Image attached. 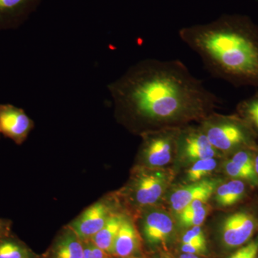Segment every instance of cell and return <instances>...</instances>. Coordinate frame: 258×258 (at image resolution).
Wrapping results in <instances>:
<instances>
[{"mask_svg":"<svg viewBox=\"0 0 258 258\" xmlns=\"http://www.w3.org/2000/svg\"><path fill=\"white\" fill-rule=\"evenodd\" d=\"M203 131L212 147L222 152L257 147L253 132L238 115L212 117L206 120Z\"/></svg>","mask_w":258,"mask_h":258,"instance_id":"3957f363","label":"cell"},{"mask_svg":"<svg viewBox=\"0 0 258 258\" xmlns=\"http://www.w3.org/2000/svg\"><path fill=\"white\" fill-rule=\"evenodd\" d=\"M179 258H199L196 254L184 253Z\"/></svg>","mask_w":258,"mask_h":258,"instance_id":"83f0119b","label":"cell"},{"mask_svg":"<svg viewBox=\"0 0 258 258\" xmlns=\"http://www.w3.org/2000/svg\"><path fill=\"white\" fill-rule=\"evenodd\" d=\"M163 258H170V257H167V256H166V257H164Z\"/></svg>","mask_w":258,"mask_h":258,"instance_id":"f1b7e54d","label":"cell"},{"mask_svg":"<svg viewBox=\"0 0 258 258\" xmlns=\"http://www.w3.org/2000/svg\"><path fill=\"white\" fill-rule=\"evenodd\" d=\"M174 230L171 217L160 212L148 214L143 222V233L148 243L155 245L164 243Z\"/></svg>","mask_w":258,"mask_h":258,"instance_id":"7c38bea8","label":"cell"},{"mask_svg":"<svg viewBox=\"0 0 258 258\" xmlns=\"http://www.w3.org/2000/svg\"><path fill=\"white\" fill-rule=\"evenodd\" d=\"M258 230V214L252 210H238L228 215L221 228L222 242L228 249L247 244Z\"/></svg>","mask_w":258,"mask_h":258,"instance_id":"277c9868","label":"cell"},{"mask_svg":"<svg viewBox=\"0 0 258 258\" xmlns=\"http://www.w3.org/2000/svg\"><path fill=\"white\" fill-rule=\"evenodd\" d=\"M84 242L69 225L64 226L52 241L43 258H83Z\"/></svg>","mask_w":258,"mask_h":258,"instance_id":"30bf717a","label":"cell"},{"mask_svg":"<svg viewBox=\"0 0 258 258\" xmlns=\"http://www.w3.org/2000/svg\"><path fill=\"white\" fill-rule=\"evenodd\" d=\"M258 254V238L239 247L229 258H255Z\"/></svg>","mask_w":258,"mask_h":258,"instance_id":"44dd1931","label":"cell"},{"mask_svg":"<svg viewBox=\"0 0 258 258\" xmlns=\"http://www.w3.org/2000/svg\"><path fill=\"white\" fill-rule=\"evenodd\" d=\"M181 251L184 253L187 254H204L207 252V244H200V243H189V244H182L181 245Z\"/></svg>","mask_w":258,"mask_h":258,"instance_id":"cb8c5ba5","label":"cell"},{"mask_svg":"<svg viewBox=\"0 0 258 258\" xmlns=\"http://www.w3.org/2000/svg\"><path fill=\"white\" fill-rule=\"evenodd\" d=\"M208 209L206 207L199 209L197 211L184 216H179V221L181 225L184 227H195L203 225L208 215Z\"/></svg>","mask_w":258,"mask_h":258,"instance_id":"ffe728a7","label":"cell"},{"mask_svg":"<svg viewBox=\"0 0 258 258\" xmlns=\"http://www.w3.org/2000/svg\"><path fill=\"white\" fill-rule=\"evenodd\" d=\"M216 166L217 161L214 158L198 160L188 171V179L195 182L200 181L205 176L210 174Z\"/></svg>","mask_w":258,"mask_h":258,"instance_id":"d6986e66","label":"cell"},{"mask_svg":"<svg viewBox=\"0 0 258 258\" xmlns=\"http://www.w3.org/2000/svg\"><path fill=\"white\" fill-rule=\"evenodd\" d=\"M255 258H258V256H257V257H256Z\"/></svg>","mask_w":258,"mask_h":258,"instance_id":"f546056e","label":"cell"},{"mask_svg":"<svg viewBox=\"0 0 258 258\" xmlns=\"http://www.w3.org/2000/svg\"><path fill=\"white\" fill-rule=\"evenodd\" d=\"M217 182L213 180H203L195 184L184 186L171 194V208L178 214L187 205L196 200L208 201L216 189Z\"/></svg>","mask_w":258,"mask_h":258,"instance_id":"8fae6325","label":"cell"},{"mask_svg":"<svg viewBox=\"0 0 258 258\" xmlns=\"http://www.w3.org/2000/svg\"><path fill=\"white\" fill-rule=\"evenodd\" d=\"M0 258H43L20 240L13 232L0 238Z\"/></svg>","mask_w":258,"mask_h":258,"instance_id":"e0dca14e","label":"cell"},{"mask_svg":"<svg viewBox=\"0 0 258 258\" xmlns=\"http://www.w3.org/2000/svg\"><path fill=\"white\" fill-rule=\"evenodd\" d=\"M207 244L205 234L200 226H195L188 230L182 237V244Z\"/></svg>","mask_w":258,"mask_h":258,"instance_id":"7402d4cb","label":"cell"},{"mask_svg":"<svg viewBox=\"0 0 258 258\" xmlns=\"http://www.w3.org/2000/svg\"><path fill=\"white\" fill-rule=\"evenodd\" d=\"M113 214L111 205L102 199L85 209L68 225L83 242H87L103 228Z\"/></svg>","mask_w":258,"mask_h":258,"instance_id":"5b68a950","label":"cell"},{"mask_svg":"<svg viewBox=\"0 0 258 258\" xmlns=\"http://www.w3.org/2000/svg\"><path fill=\"white\" fill-rule=\"evenodd\" d=\"M142 149L143 159L149 165L162 166L170 161L176 136L171 130L144 133Z\"/></svg>","mask_w":258,"mask_h":258,"instance_id":"52a82bcc","label":"cell"},{"mask_svg":"<svg viewBox=\"0 0 258 258\" xmlns=\"http://www.w3.org/2000/svg\"><path fill=\"white\" fill-rule=\"evenodd\" d=\"M13 222L9 219L0 218V238L12 233Z\"/></svg>","mask_w":258,"mask_h":258,"instance_id":"d4e9b609","label":"cell"},{"mask_svg":"<svg viewBox=\"0 0 258 258\" xmlns=\"http://www.w3.org/2000/svg\"><path fill=\"white\" fill-rule=\"evenodd\" d=\"M35 128V122L23 108L12 104H0V135L22 145Z\"/></svg>","mask_w":258,"mask_h":258,"instance_id":"8992f818","label":"cell"},{"mask_svg":"<svg viewBox=\"0 0 258 258\" xmlns=\"http://www.w3.org/2000/svg\"><path fill=\"white\" fill-rule=\"evenodd\" d=\"M108 89L120 115L148 126L203 117L218 102L177 59L139 61Z\"/></svg>","mask_w":258,"mask_h":258,"instance_id":"6da1fadb","label":"cell"},{"mask_svg":"<svg viewBox=\"0 0 258 258\" xmlns=\"http://www.w3.org/2000/svg\"><path fill=\"white\" fill-rule=\"evenodd\" d=\"M140 248V240L133 222L124 216L113 244V258H132Z\"/></svg>","mask_w":258,"mask_h":258,"instance_id":"4fadbf2b","label":"cell"},{"mask_svg":"<svg viewBox=\"0 0 258 258\" xmlns=\"http://www.w3.org/2000/svg\"><path fill=\"white\" fill-rule=\"evenodd\" d=\"M203 206H205V205H204V202L200 201V200L194 201L192 203H190L189 205H187L182 211L180 212L179 216L180 215L184 216V215H189V214L197 211L199 209L203 208Z\"/></svg>","mask_w":258,"mask_h":258,"instance_id":"484cf974","label":"cell"},{"mask_svg":"<svg viewBox=\"0 0 258 258\" xmlns=\"http://www.w3.org/2000/svg\"><path fill=\"white\" fill-rule=\"evenodd\" d=\"M179 37L213 77L236 87L258 88V25L249 17L222 15L180 29Z\"/></svg>","mask_w":258,"mask_h":258,"instance_id":"7a4b0ae2","label":"cell"},{"mask_svg":"<svg viewBox=\"0 0 258 258\" xmlns=\"http://www.w3.org/2000/svg\"><path fill=\"white\" fill-rule=\"evenodd\" d=\"M237 115L247 123L254 136L258 137V92L240 101L237 106Z\"/></svg>","mask_w":258,"mask_h":258,"instance_id":"ac0fdd59","label":"cell"},{"mask_svg":"<svg viewBox=\"0 0 258 258\" xmlns=\"http://www.w3.org/2000/svg\"><path fill=\"white\" fill-rule=\"evenodd\" d=\"M133 182L134 201L140 206H149L157 203L164 191L163 178L156 173L139 171Z\"/></svg>","mask_w":258,"mask_h":258,"instance_id":"9c48e42d","label":"cell"},{"mask_svg":"<svg viewBox=\"0 0 258 258\" xmlns=\"http://www.w3.org/2000/svg\"><path fill=\"white\" fill-rule=\"evenodd\" d=\"M254 157V171H255L256 174L258 176V147H256L254 150L253 154Z\"/></svg>","mask_w":258,"mask_h":258,"instance_id":"4316f807","label":"cell"},{"mask_svg":"<svg viewBox=\"0 0 258 258\" xmlns=\"http://www.w3.org/2000/svg\"><path fill=\"white\" fill-rule=\"evenodd\" d=\"M83 258H113L111 254L96 247L91 241L84 242Z\"/></svg>","mask_w":258,"mask_h":258,"instance_id":"603a6c76","label":"cell"},{"mask_svg":"<svg viewBox=\"0 0 258 258\" xmlns=\"http://www.w3.org/2000/svg\"><path fill=\"white\" fill-rule=\"evenodd\" d=\"M247 182L232 179L217 189L215 200L220 206L229 208L240 203L247 195Z\"/></svg>","mask_w":258,"mask_h":258,"instance_id":"2e32d148","label":"cell"},{"mask_svg":"<svg viewBox=\"0 0 258 258\" xmlns=\"http://www.w3.org/2000/svg\"><path fill=\"white\" fill-rule=\"evenodd\" d=\"M123 217L124 215L121 214H113L107 221L106 225L103 226V228L97 232L90 241H91L96 247H99L102 250L111 255L113 244L123 222Z\"/></svg>","mask_w":258,"mask_h":258,"instance_id":"9a60e30c","label":"cell"},{"mask_svg":"<svg viewBox=\"0 0 258 258\" xmlns=\"http://www.w3.org/2000/svg\"><path fill=\"white\" fill-rule=\"evenodd\" d=\"M42 0H0V31L18 28Z\"/></svg>","mask_w":258,"mask_h":258,"instance_id":"ba28073f","label":"cell"},{"mask_svg":"<svg viewBox=\"0 0 258 258\" xmlns=\"http://www.w3.org/2000/svg\"><path fill=\"white\" fill-rule=\"evenodd\" d=\"M181 137L185 155L191 160L210 159L216 154V149L212 147L203 131L189 130Z\"/></svg>","mask_w":258,"mask_h":258,"instance_id":"5bb4252c","label":"cell"}]
</instances>
